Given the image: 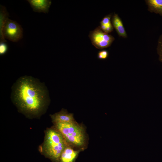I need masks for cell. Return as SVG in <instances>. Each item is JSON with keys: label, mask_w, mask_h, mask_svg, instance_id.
I'll return each mask as SVG.
<instances>
[{"label": "cell", "mask_w": 162, "mask_h": 162, "mask_svg": "<svg viewBox=\"0 0 162 162\" xmlns=\"http://www.w3.org/2000/svg\"><path fill=\"white\" fill-rule=\"evenodd\" d=\"M11 98L21 112L32 117L44 112L50 101L44 84L30 76L17 79L12 88Z\"/></svg>", "instance_id": "1"}, {"label": "cell", "mask_w": 162, "mask_h": 162, "mask_svg": "<svg viewBox=\"0 0 162 162\" xmlns=\"http://www.w3.org/2000/svg\"><path fill=\"white\" fill-rule=\"evenodd\" d=\"M65 141L57 130L49 129L46 132L43 149L47 156L54 160H58L67 147Z\"/></svg>", "instance_id": "2"}, {"label": "cell", "mask_w": 162, "mask_h": 162, "mask_svg": "<svg viewBox=\"0 0 162 162\" xmlns=\"http://www.w3.org/2000/svg\"><path fill=\"white\" fill-rule=\"evenodd\" d=\"M55 124L57 130L66 141L79 146L84 144L85 136L83 129L75 122Z\"/></svg>", "instance_id": "3"}, {"label": "cell", "mask_w": 162, "mask_h": 162, "mask_svg": "<svg viewBox=\"0 0 162 162\" xmlns=\"http://www.w3.org/2000/svg\"><path fill=\"white\" fill-rule=\"evenodd\" d=\"M88 36L92 44L97 49L100 50L110 46L115 40L113 36L104 32L100 27L91 31Z\"/></svg>", "instance_id": "4"}, {"label": "cell", "mask_w": 162, "mask_h": 162, "mask_svg": "<svg viewBox=\"0 0 162 162\" xmlns=\"http://www.w3.org/2000/svg\"><path fill=\"white\" fill-rule=\"evenodd\" d=\"M2 34L5 39L17 42L22 37L23 30L17 22L8 18L3 28Z\"/></svg>", "instance_id": "5"}, {"label": "cell", "mask_w": 162, "mask_h": 162, "mask_svg": "<svg viewBox=\"0 0 162 162\" xmlns=\"http://www.w3.org/2000/svg\"><path fill=\"white\" fill-rule=\"evenodd\" d=\"M34 11L38 13H48L51 4L50 0H28Z\"/></svg>", "instance_id": "6"}, {"label": "cell", "mask_w": 162, "mask_h": 162, "mask_svg": "<svg viewBox=\"0 0 162 162\" xmlns=\"http://www.w3.org/2000/svg\"><path fill=\"white\" fill-rule=\"evenodd\" d=\"M50 116L54 123H71L74 122L73 114L68 113L66 110L62 109L59 112Z\"/></svg>", "instance_id": "7"}, {"label": "cell", "mask_w": 162, "mask_h": 162, "mask_svg": "<svg viewBox=\"0 0 162 162\" xmlns=\"http://www.w3.org/2000/svg\"><path fill=\"white\" fill-rule=\"evenodd\" d=\"M112 26L118 35L124 38L127 37V34L122 20L118 14L114 13L111 19Z\"/></svg>", "instance_id": "8"}, {"label": "cell", "mask_w": 162, "mask_h": 162, "mask_svg": "<svg viewBox=\"0 0 162 162\" xmlns=\"http://www.w3.org/2000/svg\"><path fill=\"white\" fill-rule=\"evenodd\" d=\"M78 154V151L66 147L62 152L59 160L61 162H74Z\"/></svg>", "instance_id": "9"}, {"label": "cell", "mask_w": 162, "mask_h": 162, "mask_svg": "<svg viewBox=\"0 0 162 162\" xmlns=\"http://www.w3.org/2000/svg\"><path fill=\"white\" fill-rule=\"evenodd\" d=\"M145 2L149 12L162 16V0H146Z\"/></svg>", "instance_id": "10"}, {"label": "cell", "mask_w": 162, "mask_h": 162, "mask_svg": "<svg viewBox=\"0 0 162 162\" xmlns=\"http://www.w3.org/2000/svg\"><path fill=\"white\" fill-rule=\"evenodd\" d=\"M0 42H6L7 40L3 36L2 30L5 22L8 18L9 14L4 6L0 5Z\"/></svg>", "instance_id": "11"}, {"label": "cell", "mask_w": 162, "mask_h": 162, "mask_svg": "<svg viewBox=\"0 0 162 162\" xmlns=\"http://www.w3.org/2000/svg\"><path fill=\"white\" fill-rule=\"evenodd\" d=\"M111 15L109 14L103 18L100 22V27L104 32L108 34L111 32L113 29L111 19Z\"/></svg>", "instance_id": "12"}, {"label": "cell", "mask_w": 162, "mask_h": 162, "mask_svg": "<svg viewBox=\"0 0 162 162\" xmlns=\"http://www.w3.org/2000/svg\"><path fill=\"white\" fill-rule=\"evenodd\" d=\"M157 50L159 56V60L162 62V34L158 39Z\"/></svg>", "instance_id": "13"}, {"label": "cell", "mask_w": 162, "mask_h": 162, "mask_svg": "<svg viewBox=\"0 0 162 162\" xmlns=\"http://www.w3.org/2000/svg\"><path fill=\"white\" fill-rule=\"evenodd\" d=\"M109 55V52L107 50H102L98 52V58L99 59L105 60L108 58Z\"/></svg>", "instance_id": "14"}, {"label": "cell", "mask_w": 162, "mask_h": 162, "mask_svg": "<svg viewBox=\"0 0 162 162\" xmlns=\"http://www.w3.org/2000/svg\"><path fill=\"white\" fill-rule=\"evenodd\" d=\"M5 42H0V55L4 54L7 52L8 47Z\"/></svg>", "instance_id": "15"}]
</instances>
